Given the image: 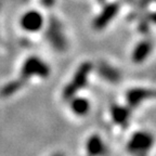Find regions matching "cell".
Wrapping results in <instances>:
<instances>
[{
  "label": "cell",
  "mask_w": 156,
  "mask_h": 156,
  "mask_svg": "<svg viewBox=\"0 0 156 156\" xmlns=\"http://www.w3.org/2000/svg\"><path fill=\"white\" fill-rule=\"evenodd\" d=\"M92 69V64L90 62H85L81 64L78 69L76 71L73 79L63 90V98L65 100H71L72 98L75 97V94L79 90H81L88 83V77Z\"/></svg>",
  "instance_id": "cell-1"
},
{
  "label": "cell",
  "mask_w": 156,
  "mask_h": 156,
  "mask_svg": "<svg viewBox=\"0 0 156 156\" xmlns=\"http://www.w3.org/2000/svg\"><path fill=\"white\" fill-rule=\"evenodd\" d=\"M46 38L55 50L64 51L67 48V40L64 36L63 27L61 22L55 16H51L49 19L48 27L46 30Z\"/></svg>",
  "instance_id": "cell-2"
},
{
  "label": "cell",
  "mask_w": 156,
  "mask_h": 156,
  "mask_svg": "<svg viewBox=\"0 0 156 156\" xmlns=\"http://www.w3.org/2000/svg\"><path fill=\"white\" fill-rule=\"evenodd\" d=\"M50 74L49 66L37 56H29L24 61L21 68V78L23 80H27L33 76L46 78Z\"/></svg>",
  "instance_id": "cell-3"
},
{
  "label": "cell",
  "mask_w": 156,
  "mask_h": 156,
  "mask_svg": "<svg viewBox=\"0 0 156 156\" xmlns=\"http://www.w3.org/2000/svg\"><path fill=\"white\" fill-rule=\"evenodd\" d=\"M154 143V138L147 131H136L132 134L129 142L127 144V149L130 153L144 154L149 151Z\"/></svg>",
  "instance_id": "cell-4"
},
{
  "label": "cell",
  "mask_w": 156,
  "mask_h": 156,
  "mask_svg": "<svg viewBox=\"0 0 156 156\" xmlns=\"http://www.w3.org/2000/svg\"><path fill=\"white\" fill-rule=\"evenodd\" d=\"M119 10V5L116 2H112L106 5L103 10L100 12V14L98 15L93 21V28L100 30L103 29L104 27H106V25L116 16V14L118 13Z\"/></svg>",
  "instance_id": "cell-5"
},
{
  "label": "cell",
  "mask_w": 156,
  "mask_h": 156,
  "mask_svg": "<svg viewBox=\"0 0 156 156\" xmlns=\"http://www.w3.org/2000/svg\"><path fill=\"white\" fill-rule=\"evenodd\" d=\"M21 26L24 30L29 33L38 32L44 26V17L38 11H28L21 17Z\"/></svg>",
  "instance_id": "cell-6"
},
{
  "label": "cell",
  "mask_w": 156,
  "mask_h": 156,
  "mask_svg": "<svg viewBox=\"0 0 156 156\" xmlns=\"http://www.w3.org/2000/svg\"><path fill=\"white\" fill-rule=\"evenodd\" d=\"M126 99L129 106H138L142 101L146 99H156V90L144 89V88H133L127 92Z\"/></svg>",
  "instance_id": "cell-7"
},
{
  "label": "cell",
  "mask_w": 156,
  "mask_h": 156,
  "mask_svg": "<svg viewBox=\"0 0 156 156\" xmlns=\"http://www.w3.org/2000/svg\"><path fill=\"white\" fill-rule=\"evenodd\" d=\"M130 111L126 106L113 105L111 107V116L113 120L119 126H126L130 120Z\"/></svg>",
  "instance_id": "cell-8"
},
{
  "label": "cell",
  "mask_w": 156,
  "mask_h": 156,
  "mask_svg": "<svg viewBox=\"0 0 156 156\" xmlns=\"http://www.w3.org/2000/svg\"><path fill=\"white\" fill-rule=\"evenodd\" d=\"M152 51V44L149 40H143L136 44L132 52V61L134 63H142Z\"/></svg>",
  "instance_id": "cell-9"
},
{
  "label": "cell",
  "mask_w": 156,
  "mask_h": 156,
  "mask_svg": "<svg viewBox=\"0 0 156 156\" xmlns=\"http://www.w3.org/2000/svg\"><path fill=\"white\" fill-rule=\"evenodd\" d=\"M98 73L101 77H103L106 80L111 83H116L120 79V74L116 68L111 66L110 64L105 63V62H100L98 65Z\"/></svg>",
  "instance_id": "cell-10"
},
{
  "label": "cell",
  "mask_w": 156,
  "mask_h": 156,
  "mask_svg": "<svg viewBox=\"0 0 156 156\" xmlns=\"http://www.w3.org/2000/svg\"><path fill=\"white\" fill-rule=\"evenodd\" d=\"M86 150L89 155H100L105 152V145L98 134H93L86 143Z\"/></svg>",
  "instance_id": "cell-11"
},
{
  "label": "cell",
  "mask_w": 156,
  "mask_h": 156,
  "mask_svg": "<svg viewBox=\"0 0 156 156\" xmlns=\"http://www.w3.org/2000/svg\"><path fill=\"white\" fill-rule=\"evenodd\" d=\"M71 108L78 116H85L90 110V103L85 98L74 97L71 99Z\"/></svg>",
  "instance_id": "cell-12"
},
{
  "label": "cell",
  "mask_w": 156,
  "mask_h": 156,
  "mask_svg": "<svg viewBox=\"0 0 156 156\" xmlns=\"http://www.w3.org/2000/svg\"><path fill=\"white\" fill-rule=\"evenodd\" d=\"M24 83H25V80H23L22 78L16 79V80L10 81L9 83H7V85L2 88L1 93H2L5 97H9V95L13 94V93H15L16 91H19L20 89L23 87Z\"/></svg>",
  "instance_id": "cell-13"
},
{
  "label": "cell",
  "mask_w": 156,
  "mask_h": 156,
  "mask_svg": "<svg viewBox=\"0 0 156 156\" xmlns=\"http://www.w3.org/2000/svg\"><path fill=\"white\" fill-rule=\"evenodd\" d=\"M40 2L44 7L46 8H51L52 5L55 3V0H40Z\"/></svg>",
  "instance_id": "cell-14"
},
{
  "label": "cell",
  "mask_w": 156,
  "mask_h": 156,
  "mask_svg": "<svg viewBox=\"0 0 156 156\" xmlns=\"http://www.w3.org/2000/svg\"><path fill=\"white\" fill-rule=\"evenodd\" d=\"M146 20L149 21V22H152L154 23V24H156V11L155 12H151L149 15H147V17H146Z\"/></svg>",
  "instance_id": "cell-15"
},
{
  "label": "cell",
  "mask_w": 156,
  "mask_h": 156,
  "mask_svg": "<svg viewBox=\"0 0 156 156\" xmlns=\"http://www.w3.org/2000/svg\"><path fill=\"white\" fill-rule=\"evenodd\" d=\"M147 1H155L156 2V0H147Z\"/></svg>",
  "instance_id": "cell-16"
},
{
  "label": "cell",
  "mask_w": 156,
  "mask_h": 156,
  "mask_svg": "<svg viewBox=\"0 0 156 156\" xmlns=\"http://www.w3.org/2000/svg\"><path fill=\"white\" fill-rule=\"evenodd\" d=\"M100 1H103V0H100Z\"/></svg>",
  "instance_id": "cell-17"
}]
</instances>
